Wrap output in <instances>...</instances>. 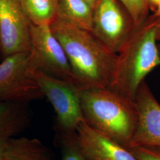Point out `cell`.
Listing matches in <instances>:
<instances>
[{
    "instance_id": "obj_1",
    "label": "cell",
    "mask_w": 160,
    "mask_h": 160,
    "mask_svg": "<svg viewBox=\"0 0 160 160\" xmlns=\"http://www.w3.org/2000/svg\"><path fill=\"white\" fill-rule=\"evenodd\" d=\"M60 42L80 91L108 88L114 74L117 54L92 33L57 17L51 24Z\"/></svg>"
},
{
    "instance_id": "obj_2",
    "label": "cell",
    "mask_w": 160,
    "mask_h": 160,
    "mask_svg": "<svg viewBox=\"0 0 160 160\" xmlns=\"http://www.w3.org/2000/svg\"><path fill=\"white\" fill-rule=\"evenodd\" d=\"M158 20L152 15L149 16L117 54L114 74L108 88L135 100L138 88L146 76L160 65L156 38Z\"/></svg>"
},
{
    "instance_id": "obj_3",
    "label": "cell",
    "mask_w": 160,
    "mask_h": 160,
    "mask_svg": "<svg viewBox=\"0 0 160 160\" xmlns=\"http://www.w3.org/2000/svg\"><path fill=\"white\" fill-rule=\"evenodd\" d=\"M81 104L89 125L129 148L138 122L135 100L108 88L81 91Z\"/></svg>"
},
{
    "instance_id": "obj_4",
    "label": "cell",
    "mask_w": 160,
    "mask_h": 160,
    "mask_svg": "<svg viewBox=\"0 0 160 160\" xmlns=\"http://www.w3.org/2000/svg\"><path fill=\"white\" fill-rule=\"evenodd\" d=\"M30 40L31 67L77 88L65 52L52 32L50 25L30 23Z\"/></svg>"
},
{
    "instance_id": "obj_5",
    "label": "cell",
    "mask_w": 160,
    "mask_h": 160,
    "mask_svg": "<svg viewBox=\"0 0 160 160\" xmlns=\"http://www.w3.org/2000/svg\"><path fill=\"white\" fill-rule=\"evenodd\" d=\"M137 28L120 0H98L93 8L92 32L110 51L118 54Z\"/></svg>"
},
{
    "instance_id": "obj_6",
    "label": "cell",
    "mask_w": 160,
    "mask_h": 160,
    "mask_svg": "<svg viewBox=\"0 0 160 160\" xmlns=\"http://www.w3.org/2000/svg\"><path fill=\"white\" fill-rule=\"evenodd\" d=\"M30 74L40 87L57 115L61 133L75 132L85 121L81 104V92L68 82L46 74L31 67Z\"/></svg>"
},
{
    "instance_id": "obj_7",
    "label": "cell",
    "mask_w": 160,
    "mask_h": 160,
    "mask_svg": "<svg viewBox=\"0 0 160 160\" xmlns=\"http://www.w3.org/2000/svg\"><path fill=\"white\" fill-rule=\"evenodd\" d=\"M29 52L3 58L0 63V103H28L44 97L37 81L30 74Z\"/></svg>"
},
{
    "instance_id": "obj_8",
    "label": "cell",
    "mask_w": 160,
    "mask_h": 160,
    "mask_svg": "<svg viewBox=\"0 0 160 160\" xmlns=\"http://www.w3.org/2000/svg\"><path fill=\"white\" fill-rule=\"evenodd\" d=\"M30 23L20 0H0V52L2 58L30 51Z\"/></svg>"
},
{
    "instance_id": "obj_9",
    "label": "cell",
    "mask_w": 160,
    "mask_h": 160,
    "mask_svg": "<svg viewBox=\"0 0 160 160\" xmlns=\"http://www.w3.org/2000/svg\"><path fill=\"white\" fill-rule=\"evenodd\" d=\"M135 102L138 122L129 148L139 146L160 147V104L145 80L138 88Z\"/></svg>"
},
{
    "instance_id": "obj_10",
    "label": "cell",
    "mask_w": 160,
    "mask_h": 160,
    "mask_svg": "<svg viewBox=\"0 0 160 160\" xmlns=\"http://www.w3.org/2000/svg\"><path fill=\"white\" fill-rule=\"evenodd\" d=\"M82 152L90 160H138L129 149L89 125L86 121L75 131Z\"/></svg>"
},
{
    "instance_id": "obj_11",
    "label": "cell",
    "mask_w": 160,
    "mask_h": 160,
    "mask_svg": "<svg viewBox=\"0 0 160 160\" xmlns=\"http://www.w3.org/2000/svg\"><path fill=\"white\" fill-rule=\"evenodd\" d=\"M31 123V114L26 103H0V140L15 137Z\"/></svg>"
},
{
    "instance_id": "obj_12",
    "label": "cell",
    "mask_w": 160,
    "mask_h": 160,
    "mask_svg": "<svg viewBox=\"0 0 160 160\" xmlns=\"http://www.w3.org/2000/svg\"><path fill=\"white\" fill-rule=\"evenodd\" d=\"M4 160H53L49 150L40 140L26 137L7 139Z\"/></svg>"
},
{
    "instance_id": "obj_13",
    "label": "cell",
    "mask_w": 160,
    "mask_h": 160,
    "mask_svg": "<svg viewBox=\"0 0 160 160\" xmlns=\"http://www.w3.org/2000/svg\"><path fill=\"white\" fill-rule=\"evenodd\" d=\"M93 9L84 0H58L57 17L80 29L92 32Z\"/></svg>"
},
{
    "instance_id": "obj_14",
    "label": "cell",
    "mask_w": 160,
    "mask_h": 160,
    "mask_svg": "<svg viewBox=\"0 0 160 160\" xmlns=\"http://www.w3.org/2000/svg\"><path fill=\"white\" fill-rule=\"evenodd\" d=\"M30 22L49 24L57 17L58 0H20Z\"/></svg>"
},
{
    "instance_id": "obj_15",
    "label": "cell",
    "mask_w": 160,
    "mask_h": 160,
    "mask_svg": "<svg viewBox=\"0 0 160 160\" xmlns=\"http://www.w3.org/2000/svg\"><path fill=\"white\" fill-rule=\"evenodd\" d=\"M61 160H90L82 152L77 142L75 132L61 133Z\"/></svg>"
},
{
    "instance_id": "obj_16",
    "label": "cell",
    "mask_w": 160,
    "mask_h": 160,
    "mask_svg": "<svg viewBox=\"0 0 160 160\" xmlns=\"http://www.w3.org/2000/svg\"><path fill=\"white\" fill-rule=\"evenodd\" d=\"M129 11L137 27H139L149 16L147 0H120Z\"/></svg>"
},
{
    "instance_id": "obj_17",
    "label": "cell",
    "mask_w": 160,
    "mask_h": 160,
    "mask_svg": "<svg viewBox=\"0 0 160 160\" xmlns=\"http://www.w3.org/2000/svg\"><path fill=\"white\" fill-rule=\"evenodd\" d=\"M138 160H160V147L139 146L129 148Z\"/></svg>"
},
{
    "instance_id": "obj_18",
    "label": "cell",
    "mask_w": 160,
    "mask_h": 160,
    "mask_svg": "<svg viewBox=\"0 0 160 160\" xmlns=\"http://www.w3.org/2000/svg\"><path fill=\"white\" fill-rule=\"evenodd\" d=\"M160 2V0H147L149 10H151L154 12Z\"/></svg>"
},
{
    "instance_id": "obj_19",
    "label": "cell",
    "mask_w": 160,
    "mask_h": 160,
    "mask_svg": "<svg viewBox=\"0 0 160 160\" xmlns=\"http://www.w3.org/2000/svg\"><path fill=\"white\" fill-rule=\"evenodd\" d=\"M7 139L0 140V160H4V148Z\"/></svg>"
},
{
    "instance_id": "obj_20",
    "label": "cell",
    "mask_w": 160,
    "mask_h": 160,
    "mask_svg": "<svg viewBox=\"0 0 160 160\" xmlns=\"http://www.w3.org/2000/svg\"><path fill=\"white\" fill-rule=\"evenodd\" d=\"M156 38L157 42H160V18H158L156 25Z\"/></svg>"
},
{
    "instance_id": "obj_21",
    "label": "cell",
    "mask_w": 160,
    "mask_h": 160,
    "mask_svg": "<svg viewBox=\"0 0 160 160\" xmlns=\"http://www.w3.org/2000/svg\"><path fill=\"white\" fill-rule=\"evenodd\" d=\"M152 15L156 18H160V2L157 7L156 10H155V12H153V14Z\"/></svg>"
},
{
    "instance_id": "obj_22",
    "label": "cell",
    "mask_w": 160,
    "mask_h": 160,
    "mask_svg": "<svg viewBox=\"0 0 160 160\" xmlns=\"http://www.w3.org/2000/svg\"><path fill=\"white\" fill-rule=\"evenodd\" d=\"M84 1H86V2L92 7L93 9L95 5L96 4L98 0H84Z\"/></svg>"
},
{
    "instance_id": "obj_23",
    "label": "cell",
    "mask_w": 160,
    "mask_h": 160,
    "mask_svg": "<svg viewBox=\"0 0 160 160\" xmlns=\"http://www.w3.org/2000/svg\"><path fill=\"white\" fill-rule=\"evenodd\" d=\"M158 50H159V53H160V43L159 44H158Z\"/></svg>"
}]
</instances>
